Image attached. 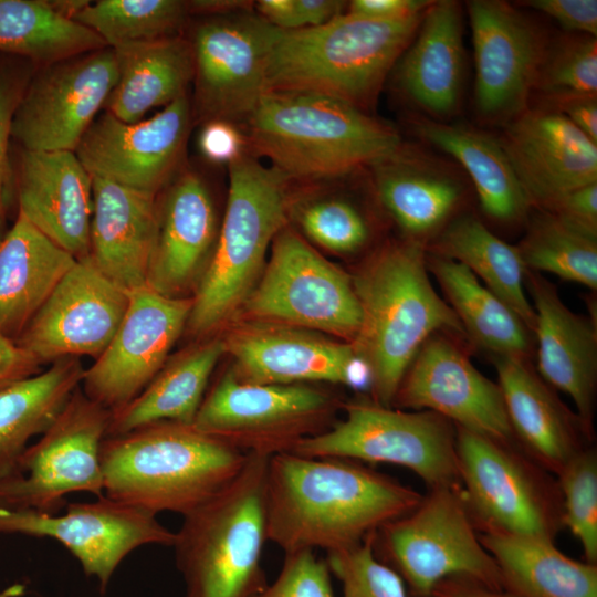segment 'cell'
<instances>
[{"instance_id":"obj_1","label":"cell","mask_w":597,"mask_h":597,"mask_svg":"<svg viewBox=\"0 0 597 597\" xmlns=\"http://www.w3.org/2000/svg\"><path fill=\"white\" fill-rule=\"evenodd\" d=\"M422 496L358 461L279 453L268 462V541L284 554L347 548L411 512Z\"/></svg>"},{"instance_id":"obj_2","label":"cell","mask_w":597,"mask_h":597,"mask_svg":"<svg viewBox=\"0 0 597 597\" xmlns=\"http://www.w3.org/2000/svg\"><path fill=\"white\" fill-rule=\"evenodd\" d=\"M248 149L289 181L342 178L394 153L397 130L342 100L268 90L241 126Z\"/></svg>"},{"instance_id":"obj_3","label":"cell","mask_w":597,"mask_h":597,"mask_svg":"<svg viewBox=\"0 0 597 597\" xmlns=\"http://www.w3.org/2000/svg\"><path fill=\"white\" fill-rule=\"evenodd\" d=\"M352 281L362 312L352 344L370 371L373 400L391 407L422 345L441 331L465 333L433 289L425 245L419 241L385 245Z\"/></svg>"},{"instance_id":"obj_4","label":"cell","mask_w":597,"mask_h":597,"mask_svg":"<svg viewBox=\"0 0 597 597\" xmlns=\"http://www.w3.org/2000/svg\"><path fill=\"white\" fill-rule=\"evenodd\" d=\"M247 459L193 425L151 423L103 440L104 496L155 515L184 516L229 485Z\"/></svg>"},{"instance_id":"obj_5","label":"cell","mask_w":597,"mask_h":597,"mask_svg":"<svg viewBox=\"0 0 597 597\" xmlns=\"http://www.w3.org/2000/svg\"><path fill=\"white\" fill-rule=\"evenodd\" d=\"M423 14L377 20L344 12L313 28L281 30L271 25L266 91L318 93L367 112L416 35Z\"/></svg>"},{"instance_id":"obj_6","label":"cell","mask_w":597,"mask_h":597,"mask_svg":"<svg viewBox=\"0 0 597 597\" xmlns=\"http://www.w3.org/2000/svg\"><path fill=\"white\" fill-rule=\"evenodd\" d=\"M268 462L248 453L229 485L184 515L171 547L185 597H255L269 584L262 563Z\"/></svg>"},{"instance_id":"obj_7","label":"cell","mask_w":597,"mask_h":597,"mask_svg":"<svg viewBox=\"0 0 597 597\" xmlns=\"http://www.w3.org/2000/svg\"><path fill=\"white\" fill-rule=\"evenodd\" d=\"M228 167L229 191L217 247L187 323L198 334L216 328L244 303L289 213L290 181L279 170L249 150Z\"/></svg>"},{"instance_id":"obj_8","label":"cell","mask_w":597,"mask_h":597,"mask_svg":"<svg viewBox=\"0 0 597 597\" xmlns=\"http://www.w3.org/2000/svg\"><path fill=\"white\" fill-rule=\"evenodd\" d=\"M374 552L402 578L410 597H432L441 580L454 576L504 589L461 486L430 489L411 512L375 532Z\"/></svg>"},{"instance_id":"obj_9","label":"cell","mask_w":597,"mask_h":597,"mask_svg":"<svg viewBox=\"0 0 597 597\" xmlns=\"http://www.w3.org/2000/svg\"><path fill=\"white\" fill-rule=\"evenodd\" d=\"M342 408L343 420L302 440L292 452L400 465L429 490L461 486L455 426L450 420L429 410L408 412L374 400L349 401Z\"/></svg>"},{"instance_id":"obj_10","label":"cell","mask_w":597,"mask_h":597,"mask_svg":"<svg viewBox=\"0 0 597 597\" xmlns=\"http://www.w3.org/2000/svg\"><path fill=\"white\" fill-rule=\"evenodd\" d=\"M461 488L476 528L554 541L563 526L559 489L528 455L455 426Z\"/></svg>"},{"instance_id":"obj_11","label":"cell","mask_w":597,"mask_h":597,"mask_svg":"<svg viewBox=\"0 0 597 597\" xmlns=\"http://www.w3.org/2000/svg\"><path fill=\"white\" fill-rule=\"evenodd\" d=\"M336 406L308 384H250L229 370L206 394L192 425L244 453L270 458L326 431Z\"/></svg>"},{"instance_id":"obj_12","label":"cell","mask_w":597,"mask_h":597,"mask_svg":"<svg viewBox=\"0 0 597 597\" xmlns=\"http://www.w3.org/2000/svg\"><path fill=\"white\" fill-rule=\"evenodd\" d=\"M111 418V411L77 388L41 439L0 481V509L53 515L73 492L104 496L101 447Z\"/></svg>"},{"instance_id":"obj_13","label":"cell","mask_w":597,"mask_h":597,"mask_svg":"<svg viewBox=\"0 0 597 597\" xmlns=\"http://www.w3.org/2000/svg\"><path fill=\"white\" fill-rule=\"evenodd\" d=\"M272 243L264 273L244 301L247 312L354 342L362 312L352 279L293 230L284 227Z\"/></svg>"},{"instance_id":"obj_14","label":"cell","mask_w":597,"mask_h":597,"mask_svg":"<svg viewBox=\"0 0 597 597\" xmlns=\"http://www.w3.org/2000/svg\"><path fill=\"white\" fill-rule=\"evenodd\" d=\"M113 49L46 65L30 76L11 124L21 149L75 151L116 85Z\"/></svg>"},{"instance_id":"obj_15","label":"cell","mask_w":597,"mask_h":597,"mask_svg":"<svg viewBox=\"0 0 597 597\" xmlns=\"http://www.w3.org/2000/svg\"><path fill=\"white\" fill-rule=\"evenodd\" d=\"M0 534H23L60 542L95 577L104 594L114 572L134 549L148 544L172 546L175 533L156 515L106 496L71 503L63 515L0 509Z\"/></svg>"},{"instance_id":"obj_16","label":"cell","mask_w":597,"mask_h":597,"mask_svg":"<svg viewBox=\"0 0 597 597\" xmlns=\"http://www.w3.org/2000/svg\"><path fill=\"white\" fill-rule=\"evenodd\" d=\"M271 25L250 9L212 15L195 31L196 100L202 115L241 127L266 91Z\"/></svg>"},{"instance_id":"obj_17","label":"cell","mask_w":597,"mask_h":597,"mask_svg":"<svg viewBox=\"0 0 597 597\" xmlns=\"http://www.w3.org/2000/svg\"><path fill=\"white\" fill-rule=\"evenodd\" d=\"M127 292L128 306L115 335L82 380L84 394L111 413L159 373L192 307V298L166 296L147 285Z\"/></svg>"},{"instance_id":"obj_18","label":"cell","mask_w":597,"mask_h":597,"mask_svg":"<svg viewBox=\"0 0 597 597\" xmlns=\"http://www.w3.org/2000/svg\"><path fill=\"white\" fill-rule=\"evenodd\" d=\"M475 63L474 100L488 122L509 123L528 108L547 42L507 2L467 3Z\"/></svg>"},{"instance_id":"obj_19","label":"cell","mask_w":597,"mask_h":597,"mask_svg":"<svg viewBox=\"0 0 597 597\" xmlns=\"http://www.w3.org/2000/svg\"><path fill=\"white\" fill-rule=\"evenodd\" d=\"M128 292L91 258L76 260L15 343L40 364L80 355L98 357L128 306Z\"/></svg>"},{"instance_id":"obj_20","label":"cell","mask_w":597,"mask_h":597,"mask_svg":"<svg viewBox=\"0 0 597 597\" xmlns=\"http://www.w3.org/2000/svg\"><path fill=\"white\" fill-rule=\"evenodd\" d=\"M189 123L186 95L133 124L106 112L91 124L75 154L92 177L156 195L181 159Z\"/></svg>"},{"instance_id":"obj_21","label":"cell","mask_w":597,"mask_h":597,"mask_svg":"<svg viewBox=\"0 0 597 597\" xmlns=\"http://www.w3.org/2000/svg\"><path fill=\"white\" fill-rule=\"evenodd\" d=\"M394 405L436 412L454 426L495 440H514L499 384L482 375L446 336L436 334L422 345Z\"/></svg>"},{"instance_id":"obj_22","label":"cell","mask_w":597,"mask_h":597,"mask_svg":"<svg viewBox=\"0 0 597 597\" xmlns=\"http://www.w3.org/2000/svg\"><path fill=\"white\" fill-rule=\"evenodd\" d=\"M232 374L250 384H341L370 389V371L352 343L279 325H245L224 341Z\"/></svg>"},{"instance_id":"obj_23","label":"cell","mask_w":597,"mask_h":597,"mask_svg":"<svg viewBox=\"0 0 597 597\" xmlns=\"http://www.w3.org/2000/svg\"><path fill=\"white\" fill-rule=\"evenodd\" d=\"M501 144L530 205L546 208L597 182V144L555 108H527L505 124Z\"/></svg>"},{"instance_id":"obj_24","label":"cell","mask_w":597,"mask_h":597,"mask_svg":"<svg viewBox=\"0 0 597 597\" xmlns=\"http://www.w3.org/2000/svg\"><path fill=\"white\" fill-rule=\"evenodd\" d=\"M18 212L77 260L90 254L93 178L75 151L21 149Z\"/></svg>"},{"instance_id":"obj_25","label":"cell","mask_w":597,"mask_h":597,"mask_svg":"<svg viewBox=\"0 0 597 597\" xmlns=\"http://www.w3.org/2000/svg\"><path fill=\"white\" fill-rule=\"evenodd\" d=\"M525 284L536 315L538 373L546 384L572 398L585 437L589 439L597 380L596 326L573 313L561 300L555 285L537 272L527 270Z\"/></svg>"},{"instance_id":"obj_26","label":"cell","mask_w":597,"mask_h":597,"mask_svg":"<svg viewBox=\"0 0 597 597\" xmlns=\"http://www.w3.org/2000/svg\"><path fill=\"white\" fill-rule=\"evenodd\" d=\"M92 178L88 256L122 289L146 286L159 221L156 195Z\"/></svg>"},{"instance_id":"obj_27","label":"cell","mask_w":597,"mask_h":597,"mask_svg":"<svg viewBox=\"0 0 597 597\" xmlns=\"http://www.w3.org/2000/svg\"><path fill=\"white\" fill-rule=\"evenodd\" d=\"M509 421L527 455L545 471L561 470L584 448L577 415L557 398L526 358L494 356Z\"/></svg>"},{"instance_id":"obj_28","label":"cell","mask_w":597,"mask_h":597,"mask_svg":"<svg viewBox=\"0 0 597 597\" xmlns=\"http://www.w3.org/2000/svg\"><path fill=\"white\" fill-rule=\"evenodd\" d=\"M461 4L432 1L400 56L396 80L404 95L436 118L459 107L464 70Z\"/></svg>"},{"instance_id":"obj_29","label":"cell","mask_w":597,"mask_h":597,"mask_svg":"<svg viewBox=\"0 0 597 597\" xmlns=\"http://www.w3.org/2000/svg\"><path fill=\"white\" fill-rule=\"evenodd\" d=\"M368 168L380 203L410 240L443 229L463 198L459 178L413 147L401 144Z\"/></svg>"},{"instance_id":"obj_30","label":"cell","mask_w":597,"mask_h":597,"mask_svg":"<svg viewBox=\"0 0 597 597\" xmlns=\"http://www.w3.org/2000/svg\"><path fill=\"white\" fill-rule=\"evenodd\" d=\"M216 237V213L203 180L181 175L169 189L159 221L147 286L175 296L193 280Z\"/></svg>"},{"instance_id":"obj_31","label":"cell","mask_w":597,"mask_h":597,"mask_svg":"<svg viewBox=\"0 0 597 597\" xmlns=\"http://www.w3.org/2000/svg\"><path fill=\"white\" fill-rule=\"evenodd\" d=\"M76 260L18 212L0 240V334L15 342Z\"/></svg>"},{"instance_id":"obj_32","label":"cell","mask_w":597,"mask_h":597,"mask_svg":"<svg viewBox=\"0 0 597 597\" xmlns=\"http://www.w3.org/2000/svg\"><path fill=\"white\" fill-rule=\"evenodd\" d=\"M118 77L106 105L117 119L140 122L151 108L186 95L193 77L190 41L179 35L113 49Z\"/></svg>"},{"instance_id":"obj_33","label":"cell","mask_w":597,"mask_h":597,"mask_svg":"<svg viewBox=\"0 0 597 597\" xmlns=\"http://www.w3.org/2000/svg\"><path fill=\"white\" fill-rule=\"evenodd\" d=\"M478 531L505 590L521 597H597L596 564L566 556L554 541L494 528Z\"/></svg>"},{"instance_id":"obj_34","label":"cell","mask_w":597,"mask_h":597,"mask_svg":"<svg viewBox=\"0 0 597 597\" xmlns=\"http://www.w3.org/2000/svg\"><path fill=\"white\" fill-rule=\"evenodd\" d=\"M415 129L462 165L489 217L514 222L526 214L531 205L500 139L469 125L438 119H417Z\"/></svg>"},{"instance_id":"obj_35","label":"cell","mask_w":597,"mask_h":597,"mask_svg":"<svg viewBox=\"0 0 597 597\" xmlns=\"http://www.w3.org/2000/svg\"><path fill=\"white\" fill-rule=\"evenodd\" d=\"M226 352L224 341H209L161 368L132 401L112 413L106 437L161 421L192 425L209 378Z\"/></svg>"},{"instance_id":"obj_36","label":"cell","mask_w":597,"mask_h":597,"mask_svg":"<svg viewBox=\"0 0 597 597\" xmlns=\"http://www.w3.org/2000/svg\"><path fill=\"white\" fill-rule=\"evenodd\" d=\"M84 371L80 362L63 358L0 389V481L12 473L28 441L55 421Z\"/></svg>"},{"instance_id":"obj_37","label":"cell","mask_w":597,"mask_h":597,"mask_svg":"<svg viewBox=\"0 0 597 597\" xmlns=\"http://www.w3.org/2000/svg\"><path fill=\"white\" fill-rule=\"evenodd\" d=\"M428 271L434 275L464 333L494 356L526 358L530 331L517 315L463 264L431 253Z\"/></svg>"},{"instance_id":"obj_38","label":"cell","mask_w":597,"mask_h":597,"mask_svg":"<svg viewBox=\"0 0 597 597\" xmlns=\"http://www.w3.org/2000/svg\"><path fill=\"white\" fill-rule=\"evenodd\" d=\"M432 253L465 265L534 333L536 315L524 290L527 269L517 247L498 238L476 218L467 216L442 229Z\"/></svg>"},{"instance_id":"obj_39","label":"cell","mask_w":597,"mask_h":597,"mask_svg":"<svg viewBox=\"0 0 597 597\" xmlns=\"http://www.w3.org/2000/svg\"><path fill=\"white\" fill-rule=\"evenodd\" d=\"M107 48L92 30L48 0H0V54L52 64Z\"/></svg>"},{"instance_id":"obj_40","label":"cell","mask_w":597,"mask_h":597,"mask_svg":"<svg viewBox=\"0 0 597 597\" xmlns=\"http://www.w3.org/2000/svg\"><path fill=\"white\" fill-rule=\"evenodd\" d=\"M188 12L179 0H100L90 1L74 21L115 49L178 35Z\"/></svg>"},{"instance_id":"obj_41","label":"cell","mask_w":597,"mask_h":597,"mask_svg":"<svg viewBox=\"0 0 597 597\" xmlns=\"http://www.w3.org/2000/svg\"><path fill=\"white\" fill-rule=\"evenodd\" d=\"M527 270L597 289V241L563 224L544 211L535 217L517 245Z\"/></svg>"},{"instance_id":"obj_42","label":"cell","mask_w":597,"mask_h":597,"mask_svg":"<svg viewBox=\"0 0 597 597\" xmlns=\"http://www.w3.org/2000/svg\"><path fill=\"white\" fill-rule=\"evenodd\" d=\"M534 91L552 105L597 96V40L586 34L565 36L546 46Z\"/></svg>"},{"instance_id":"obj_43","label":"cell","mask_w":597,"mask_h":597,"mask_svg":"<svg viewBox=\"0 0 597 597\" xmlns=\"http://www.w3.org/2000/svg\"><path fill=\"white\" fill-rule=\"evenodd\" d=\"M563 525L578 540L585 559L597 562V455L583 449L557 474Z\"/></svg>"},{"instance_id":"obj_44","label":"cell","mask_w":597,"mask_h":597,"mask_svg":"<svg viewBox=\"0 0 597 597\" xmlns=\"http://www.w3.org/2000/svg\"><path fill=\"white\" fill-rule=\"evenodd\" d=\"M295 218L307 238L335 253H353L368 241L370 230L362 211L341 197H321L295 209Z\"/></svg>"},{"instance_id":"obj_45","label":"cell","mask_w":597,"mask_h":597,"mask_svg":"<svg viewBox=\"0 0 597 597\" xmlns=\"http://www.w3.org/2000/svg\"><path fill=\"white\" fill-rule=\"evenodd\" d=\"M374 534L350 547L326 553L343 597H410L402 578L376 556Z\"/></svg>"},{"instance_id":"obj_46","label":"cell","mask_w":597,"mask_h":597,"mask_svg":"<svg viewBox=\"0 0 597 597\" xmlns=\"http://www.w3.org/2000/svg\"><path fill=\"white\" fill-rule=\"evenodd\" d=\"M255 597H335L327 563L315 551L284 554L276 578Z\"/></svg>"},{"instance_id":"obj_47","label":"cell","mask_w":597,"mask_h":597,"mask_svg":"<svg viewBox=\"0 0 597 597\" xmlns=\"http://www.w3.org/2000/svg\"><path fill=\"white\" fill-rule=\"evenodd\" d=\"M30 76L9 61H0V240L4 235L7 205L12 180L10 164L13 114Z\"/></svg>"},{"instance_id":"obj_48","label":"cell","mask_w":597,"mask_h":597,"mask_svg":"<svg viewBox=\"0 0 597 597\" xmlns=\"http://www.w3.org/2000/svg\"><path fill=\"white\" fill-rule=\"evenodd\" d=\"M543 210L574 231L597 240V182L564 193Z\"/></svg>"},{"instance_id":"obj_49","label":"cell","mask_w":597,"mask_h":597,"mask_svg":"<svg viewBox=\"0 0 597 597\" xmlns=\"http://www.w3.org/2000/svg\"><path fill=\"white\" fill-rule=\"evenodd\" d=\"M199 148L208 160L228 165L249 150L241 127L220 119L207 121L199 135Z\"/></svg>"},{"instance_id":"obj_50","label":"cell","mask_w":597,"mask_h":597,"mask_svg":"<svg viewBox=\"0 0 597 597\" xmlns=\"http://www.w3.org/2000/svg\"><path fill=\"white\" fill-rule=\"evenodd\" d=\"M522 3L552 17L566 30L597 35L596 0H528Z\"/></svg>"},{"instance_id":"obj_51","label":"cell","mask_w":597,"mask_h":597,"mask_svg":"<svg viewBox=\"0 0 597 597\" xmlns=\"http://www.w3.org/2000/svg\"><path fill=\"white\" fill-rule=\"evenodd\" d=\"M432 3L428 0H353L346 13L377 20H394L420 14Z\"/></svg>"},{"instance_id":"obj_52","label":"cell","mask_w":597,"mask_h":597,"mask_svg":"<svg viewBox=\"0 0 597 597\" xmlns=\"http://www.w3.org/2000/svg\"><path fill=\"white\" fill-rule=\"evenodd\" d=\"M40 365L13 339L0 334V389L38 374Z\"/></svg>"},{"instance_id":"obj_53","label":"cell","mask_w":597,"mask_h":597,"mask_svg":"<svg viewBox=\"0 0 597 597\" xmlns=\"http://www.w3.org/2000/svg\"><path fill=\"white\" fill-rule=\"evenodd\" d=\"M432 597H521L505 589H495L469 577L454 576L441 580Z\"/></svg>"},{"instance_id":"obj_54","label":"cell","mask_w":597,"mask_h":597,"mask_svg":"<svg viewBox=\"0 0 597 597\" xmlns=\"http://www.w3.org/2000/svg\"><path fill=\"white\" fill-rule=\"evenodd\" d=\"M564 114L580 132L597 144V98L563 102L553 107Z\"/></svg>"},{"instance_id":"obj_55","label":"cell","mask_w":597,"mask_h":597,"mask_svg":"<svg viewBox=\"0 0 597 597\" xmlns=\"http://www.w3.org/2000/svg\"><path fill=\"white\" fill-rule=\"evenodd\" d=\"M345 3L337 0H295L301 29L325 24L343 13Z\"/></svg>"},{"instance_id":"obj_56","label":"cell","mask_w":597,"mask_h":597,"mask_svg":"<svg viewBox=\"0 0 597 597\" xmlns=\"http://www.w3.org/2000/svg\"><path fill=\"white\" fill-rule=\"evenodd\" d=\"M254 7L258 14L276 29H301L295 0H260Z\"/></svg>"},{"instance_id":"obj_57","label":"cell","mask_w":597,"mask_h":597,"mask_svg":"<svg viewBox=\"0 0 597 597\" xmlns=\"http://www.w3.org/2000/svg\"><path fill=\"white\" fill-rule=\"evenodd\" d=\"M252 2L239 0H197L187 2L188 11L202 14L220 15L250 9Z\"/></svg>"}]
</instances>
